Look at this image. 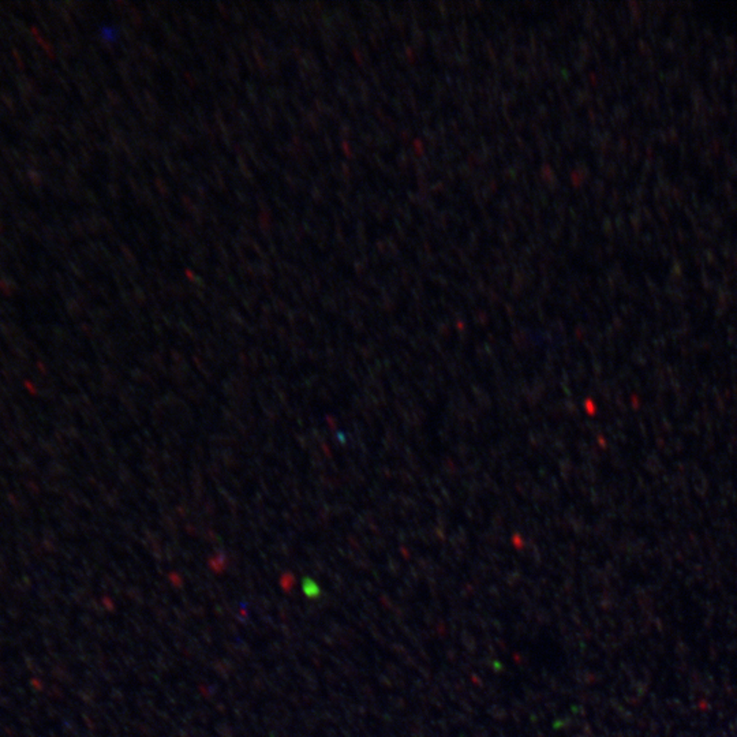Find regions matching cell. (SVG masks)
<instances>
[{
  "instance_id": "1",
  "label": "cell",
  "mask_w": 737,
  "mask_h": 737,
  "mask_svg": "<svg viewBox=\"0 0 737 737\" xmlns=\"http://www.w3.org/2000/svg\"><path fill=\"white\" fill-rule=\"evenodd\" d=\"M304 590L309 597H314L318 593V589L314 586L313 580H304Z\"/></svg>"
}]
</instances>
